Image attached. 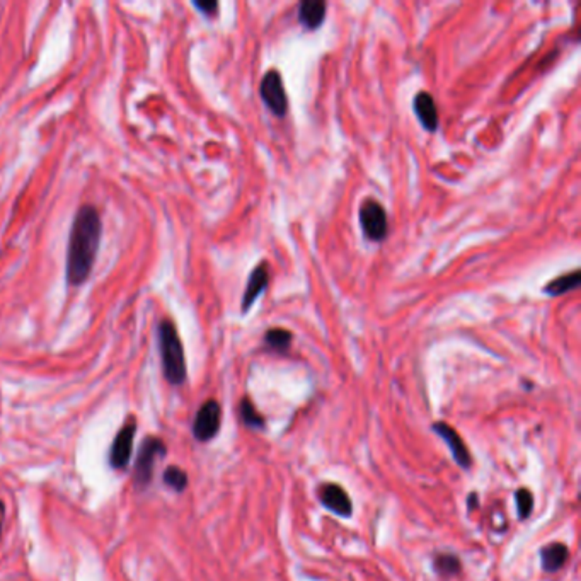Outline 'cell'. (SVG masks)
Masks as SVG:
<instances>
[{
    "mask_svg": "<svg viewBox=\"0 0 581 581\" xmlns=\"http://www.w3.org/2000/svg\"><path fill=\"white\" fill-rule=\"evenodd\" d=\"M471 505H472V507H476V505H477V495H476V493L469 495V507H471Z\"/></svg>",
    "mask_w": 581,
    "mask_h": 581,
    "instance_id": "44dd1931",
    "label": "cell"
},
{
    "mask_svg": "<svg viewBox=\"0 0 581 581\" xmlns=\"http://www.w3.org/2000/svg\"><path fill=\"white\" fill-rule=\"evenodd\" d=\"M433 568L439 573L440 576H455L457 573H460V559L453 554H440L435 558V563H433Z\"/></svg>",
    "mask_w": 581,
    "mask_h": 581,
    "instance_id": "2e32d148",
    "label": "cell"
},
{
    "mask_svg": "<svg viewBox=\"0 0 581 581\" xmlns=\"http://www.w3.org/2000/svg\"><path fill=\"white\" fill-rule=\"evenodd\" d=\"M194 7H196V9H200L203 14L213 15L218 9V4L217 2H194Z\"/></svg>",
    "mask_w": 581,
    "mask_h": 581,
    "instance_id": "ffe728a7",
    "label": "cell"
},
{
    "mask_svg": "<svg viewBox=\"0 0 581 581\" xmlns=\"http://www.w3.org/2000/svg\"><path fill=\"white\" fill-rule=\"evenodd\" d=\"M328 4L324 0H304L298 6V21L305 29H317L326 19Z\"/></svg>",
    "mask_w": 581,
    "mask_h": 581,
    "instance_id": "7c38bea8",
    "label": "cell"
},
{
    "mask_svg": "<svg viewBox=\"0 0 581 581\" xmlns=\"http://www.w3.org/2000/svg\"><path fill=\"white\" fill-rule=\"evenodd\" d=\"M167 452L164 441L157 436H149L142 441L140 450H138L137 465H135V483L138 488H147L152 481L154 467L157 464L159 457H164Z\"/></svg>",
    "mask_w": 581,
    "mask_h": 581,
    "instance_id": "3957f363",
    "label": "cell"
},
{
    "mask_svg": "<svg viewBox=\"0 0 581 581\" xmlns=\"http://www.w3.org/2000/svg\"><path fill=\"white\" fill-rule=\"evenodd\" d=\"M261 98L265 105L272 109L276 116H285L288 109V98H286L283 81L276 70H269L261 81Z\"/></svg>",
    "mask_w": 581,
    "mask_h": 581,
    "instance_id": "8992f818",
    "label": "cell"
},
{
    "mask_svg": "<svg viewBox=\"0 0 581 581\" xmlns=\"http://www.w3.org/2000/svg\"><path fill=\"white\" fill-rule=\"evenodd\" d=\"M222 421V409L220 404L215 399L206 401L205 404L198 409L196 418L193 423V435L198 441H210L213 436H217L220 429Z\"/></svg>",
    "mask_w": 581,
    "mask_h": 581,
    "instance_id": "5b68a950",
    "label": "cell"
},
{
    "mask_svg": "<svg viewBox=\"0 0 581 581\" xmlns=\"http://www.w3.org/2000/svg\"><path fill=\"white\" fill-rule=\"evenodd\" d=\"M360 225L365 237L373 242H382L387 237L389 222L385 208L375 200H365L360 206Z\"/></svg>",
    "mask_w": 581,
    "mask_h": 581,
    "instance_id": "277c9868",
    "label": "cell"
},
{
    "mask_svg": "<svg viewBox=\"0 0 581 581\" xmlns=\"http://www.w3.org/2000/svg\"><path fill=\"white\" fill-rule=\"evenodd\" d=\"M2 510H4V507H2ZM2 516H4V513H0V535H2Z\"/></svg>",
    "mask_w": 581,
    "mask_h": 581,
    "instance_id": "7402d4cb",
    "label": "cell"
},
{
    "mask_svg": "<svg viewBox=\"0 0 581 581\" xmlns=\"http://www.w3.org/2000/svg\"><path fill=\"white\" fill-rule=\"evenodd\" d=\"M102 222L98 210L82 205L72 222L69 249H67V281L77 286L87 281L94 268L95 254L101 242Z\"/></svg>",
    "mask_w": 581,
    "mask_h": 581,
    "instance_id": "6da1fadb",
    "label": "cell"
},
{
    "mask_svg": "<svg viewBox=\"0 0 581 581\" xmlns=\"http://www.w3.org/2000/svg\"><path fill=\"white\" fill-rule=\"evenodd\" d=\"M580 281H581V274L578 269L573 273L561 274V276L556 278V280L549 281V283L544 286V293H547V295H551V297L563 295V293H568V292H571V290L578 288Z\"/></svg>",
    "mask_w": 581,
    "mask_h": 581,
    "instance_id": "5bb4252c",
    "label": "cell"
},
{
    "mask_svg": "<svg viewBox=\"0 0 581 581\" xmlns=\"http://www.w3.org/2000/svg\"><path fill=\"white\" fill-rule=\"evenodd\" d=\"M269 283V266L266 262H261L260 266L251 272L248 286H246L244 297H242V310L248 312L251 305L256 302V298L261 295Z\"/></svg>",
    "mask_w": 581,
    "mask_h": 581,
    "instance_id": "30bf717a",
    "label": "cell"
},
{
    "mask_svg": "<svg viewBox=\"0 0 581 581\" xmlns=\"http://www.w3.org/2000/svg\"><path fill=\"white\" fill-rule=\"evenodd\" d=\"M241 420L242 423L249 428L260 429L265 427V420H262V416L258 413V409L254 408V404L251 403L248 397L242 399L241 403Z\"/></svg>",
    "mask_w": 581,
    "mask_h": 581,
    "instance_id": "e0dca14e",
    "label": "cell"
},
{
    "mask_svg": "<svg viewBox=\"0 0 581 581\" xmlns=\"http://www.w3.org/2000/svg\"><path fill=\"white\" fill-rule=\"evenodd\" d=\"M319 500L328 510L341 516H349L353 512V503L349 496L340 484L326 483L319 488Z\"/></svg>",
    "mask_w": 581,
    "mask_h": 581,
    "instance_id": "9c48e42d",
    "label": "cell"
},
{
    "mask_svg": "<svg viewBox=\"0 0 581 581\" xmlns=\"http://www.w3.org/2000/svg\"><path fill=\"white\" fill-rule=\"evenodd\" d=\"M265 343L273 348L274 352H286L292 345V333L286 331V329L274 328L269 329L268 333L265 334Z\"/></svg>",
    "mask_w": 581,
    "mask_h": 581,
    "instance_id": "9a60e30c",
    "label": "cell"
},
{
    "mask_svg": "<svg viewBox=\"0 0 581 581\" xmlns=\"http://www.w3.org/2000/svg\"><path fill=\"white\" fill-rule=\"evenodd\" d=\"M135 432H137V423L133 420H130L128 423H125L119 428L118 435L114 436L113 447L109 450V464L116 471L125 469L130 462L131 452H133Z\"/></svg>",
    "mask_w": 581,
    "mask_h": 581,
    "instance_id": "52a82bcc",
    "label": "cell"
},
{
    "mask_svg": "<svg viewBox=\"0 0 581 581\" xmlns=\"http://www.w3.org/2000/svg\"><path fill=\"white\" fill-rule=\"evenodd\" d=\"M413 105H415V113H416V116L420 118L421 125L429 131H435L436 126H439V111H436V105H435L433 95L425 93V91H421V93L416 94L415 102H413Z\"/></svg>",
    "mask_w": 581,
    "mask_h": 581,
    "instance_id": "8fae6325",
    "label": "cell"
},
{
    "mask_svg": "<svg viewBox=\"0 0 581 581\" xmlns=\"http://www.w3.org/2000/svg\"><path fill=\"white\" fill-rule=\"evenodd\" d=\"M515 498H516V508H519L520 519L522 520L528 519L532 510H534V496H532L530 489H527V488L519 489Z\"/></svg>",
    "mask_w": 581,
    "mask_h": 581,
    "instance_id": "d6986e66",
    "label": "cell"
},
{
    "mask_svg": "<svg viewBox=\"0 0 581 581\" xmlns=\"http://www.w3.org/2000/svg\"><path fill=\"white\" fill-rule=\"evenodd\" d=\"M433 432L436 433V435H440L441 439L445 440V443L448 445V448H450L453 459H455V462L460 465L462 469H471L472 465V457L471 453H469V448L465 447L462 436L459 435V433L453 429L450 425L447 423H435L433 425Z\"/></svg>",
    "mask_w": 581,
    "mask_h": 581,
    "instance_id": "ba28073f",
    "label": "cell"
},
{
    "mask_svg": "<svg viewBox=\"0 0 581 581\" xmlns=\"http://www.w3.org/2000/svg\"><path fill=\"white\" fill-rule=\"evenodd\" d=\"M162 479H164L166 486H169L171 489H174V491H178V493L185 491L186 486H188V474H186L182 469L176 467V465L167 467Z\"/></svg>",
    "mask_w": 581,
    "mask_h": 581,
    "instance_id": "ac0fdd59",
    "label": "cell"
},
{
    "mask_svg": "<svg viewBox=\"0 0 581 581\" xmlns=\"http://www.w3.org/2000/svg\"><path fill=\"white\" fill-rule=\"evenodd\" d=\"M157 338L164 377L169 384L181 385L186 380V358L181 338H179L174 322L169 319L161 321L157 329Z\"/></svg>",
    "mask_w": 581,
    "mask_h": 581,
    "instance_id": "7a4b0ae2",
    "label": "cell"
},
{
    "mask_svg": "<svg viewBox=\"0 0 581 581\" xmlns=\"http://www.w3.org/2000/svg\"><path fill=\"white\" fill-rule=\"evenodd\" d=\"M568 558H570V551H568V547L561 542L551 544V546L544 547L542 551H540L542 568L544 571L547 573H554L561 570V568L564 566V563L568 561Z\"/></svg>",
    "mask_w": 581,
    "mask_h": 581,
    "instance_id": "4fadbf2b",
    "label": "cell"
}]
</instances>
